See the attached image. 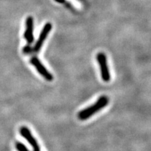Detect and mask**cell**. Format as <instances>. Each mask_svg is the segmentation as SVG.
I'll return each mask as SVG.
<instances>
[{"mask_svg": "<svg viewBox=\"0 0 151 151\" xmlns=\"http://www.w3.org/2000/svg\"><path fill=\"white\" fill-rule=\"evenodd\" d=\"M34 32V19L32 16L27 17L26 20V29L24 32V37L27 41V44L30 45L34 42L35 37L33 35Z\"/></svg>", "mask_w": 151, "mask_h": 151, "instance_id": "5b68a950", "label": "cell"}, {"mask_svg": "<svg viewBox=\"0 0 151 151\" xmlns=\"http://www.w3.org/2000/svg\"><path fill=\"white\" fill-rule=\"evenodd\" d=\"M20 132L22 137L28 141V143L32 147L34 151H40V148H39V146L38 145L37 140L33 137L31 132L29 131V129L27 127H22L20 128Z\"/></svg>", "mask_w": 151, "mask_h": 151, "instance_id": "8992f818", "label": "cell"}, {"mask_svg": "<svg viewBox=\"0 0 151 151\" xmlns=\"http://www.w3.org/2000/svg\"><path fill=\"white\" fill-rule=\"evenodd\" d=\"M16 148L18 151H29L24 145L20 142L16 143Z\"/></svg>", "mask_w": 151, "mask_h": 151, "instance_id": "52a82bcc", "label": "cell"}, {"mask_svg": "<svg viewBox=\"0 0 151 151\" xmlns=\"http://www.w3.org/2000/svg\"><path fill=\"white\" fill-rule=\"evenodd\" d=\"M97 59L100 67L101 78H102L104 81L108 82L111 79V75L110 72H109L108 63H107L106 56L103 52H99L97 54Z\"/></svg>", "mask_w": 151, "mask_h": 151, "instance_id": "7a4b0ae2", "label": "cell"}, {"mask_svg": "<svg viewBox=\"0 0 151 151\" xmlns=\"http://www.w3.org/2000/svg\"><path fill=\"white\" fill-rule=\"evenodd\" d=\"M51 29H52V24H51L48 22V23H46V24H45L44 27H43V29L41 30L40 35H39V38H38V39H37V42H36V43H35V46H34V48L32 49V50L34 52H37L41 50V47H42L43 43H44L45 40L46 39L47 37H48L49 32L51 31Z\"/></svg>", "mask_w": 151, "mask_h": 151, "instance_id": "277c9868", "label": "cell"}, {"mask_svg": "<svg viewBox=\"0 0 151 151\" xmlns=\"http://www.w3.org/2000/svg\"><path fill=\"white\" fill-rule=\"evenodd\" d=\"M56 1H58V2H60V3H61V2H63L64 0H56Z\"/></svg>", "mask_w": 151, "mask_h": 151, "instance_id": "9c48e42d", "label": "cell"}, {"mask_svg": "<svg viewBox=\"0 0 151 151\" xmlns=\"http://www.w3.org/2000/svg\"><path fill=\"white\" fill-rule=\"evenodd\" d=\"M23 51H24V53H29V52L31 51H32V50H31V48H30L29 45L27 44V46H25L24 48Z\"/></svg>", "mask_w": 151, "mask_h": 151, "instance_id": "ba28073f", "label": "cell"}, {"mask_svg": "<svg viewBox=\"0 0 151 151\" xmlns=\"http://www.w3.org/2000/svg\"><path fill=\"white\" fill-rule=\"evenodd\" d=\"M109 104V98L106 96H101L100 97L97 102L94 103L90 106L83 109L78 113V116L80 120H85L90 118V117L97 113L98 111L102 109Z\"/></svg>", "mask_w": 151, "mask_h": 151, "instance_id": "6da1fadb", "label": "cell"}, {"mask_svg": "<svg viewBox=\"0 0 151 151\" xmlns=\"http://www.w3.org/2000/svg\"><path fill=\"white\" fill-rule=\"evenodd\" d=\"M30 62L34 67L36 68L38 72L42 76L48 81H52L53 80V76L48 71V69L42 65L40 60L38 59L36 57H33L30 60Z\"/></svg>", "mask_w": 151, "mask_h": 151, "instance_id": "3957f363", "label": "cell"}]
</instances>
